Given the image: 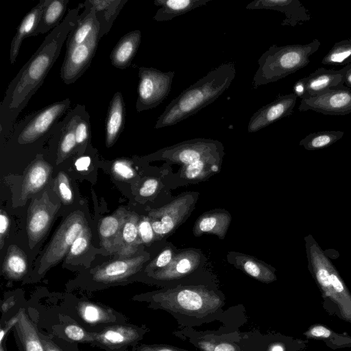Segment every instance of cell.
<instances>
[{
	"instance_id": "cell-1",
	"label": "cell",
	"mask_w": 351,
	"mask_h": 351,
	"mask_svg": "<svg viewBox=\"0 0 351 351\" xmlns=\"http://www.w3.org/2000/svg\"><path fill=\"white\" fill-rule=\"evenodd\" d=\"M83 3L69 10L62 23L45 40L11 81L0 106L1 130L12 128L19 113L43 84L58 58L64 43L75 26Z\"/></svg>"
},
{
	"instance_id": "cell-2",
	"label": "cell",
	"mask_w": 351,
	"mask_h": 351,
	"mask_svg": "<svg viewBox=\"0 0 351 351\" xmlns=\"http://www.w3.org/2000/svg\"><path fill=\"white\" fill-rule=\"evenodd\" d=\"M149 306L171 314L180 328H193L222 319L225 297L203 285H180L147 294Z\"/></svg>"
},
{
	"instance_id": "cell-3",
	"label": "cell",
	"mask_w": 351,
	"mask_h": 351,
	"mask_svg": "<svg viewBox=\"0 0 351 351\" xmlns=\"http://www.w3.org/2000/svg\"><path fill=\"white\" fill-rule=\"evenodd\" d=\"M236 75L233 62L223 63L183 90L166 107L155 128L171 126L196 114L221 95Z\"/></svg>"
},
{
	"instance_id": "cell-4",
	"label": "cell",
	"mask_w": 351,
	"mask_h": 351,
	"mask_svg": "<svg viewBox=\"0 0 351 351\" xmlns=\"http://www.w3.org/2000/svg\"><path fill=\"white\" fill-rule=\"evenodd\" d=\"M320 45L317 38L306 44L272 45L257 61L258 67L252 80V88L275 82L305 67Z\"/></svg>"
},
{
	"instance_id": "cell-5",
	"label": "cell",
	"mask_w": 351,
	"mask_h": 351,
	"mask_svg": "<svg viewBox=\"0 0 351 351\" xmlns=\"http://www.w3.org/2000/svg\"><path fill=\"white\" fill-rule=\"evenodd\" d=\"M312 274L324 297L338 307L341 316L351 322V295L330 261L312 239L306 243Z\"/></svg>"
},
{
	"instance_id": "cell-6",
	"label": "cell",
	"mask_w": 351,
	"mask_h": 351,
	"mask_svg": "<svg viewBox=\"0 0 351 351\" xmlns=\"http://www.w3.org/2000/svg\"><path fill=\"white\" fill-rule=\"evenodd\" d=\"M86 226L85 217L79 210L71 213L64 219L43 254L38 269L40 274L58 263L65 256L74 240Z\"/></svg>"
},
{
	"instance_id": "cell-7",
	"label": "cell",
	"mask_w": 351,
	"mask_h": 351,
	"mask_svg": "<svg viewBox=\"0 0 351 351\" xmlns=\"http://www.w3.org/2000/svg\"><path fill=\"white\" fill-rule=\"evenodd\" d=\"M175 71L163 72L152 67L141 66L138 69V112L158 106L169 95Z\"/></svg>"
},
{
	"instance_id": "cell-8",
	"label": "cell",
	"mask_w": 351,
	"mask_h": 351,
	"mask_svg": "<svg viewBox=\"0 0 351 351\" xmlns=\"http://www.w3.org/2000/svg\"><path fill=\"white\" fill-rule=\"evenodd\" d=\"M350 64L343 66L339 70L324 67L317 69L295 82L293 93L301 100L308 99L328 90L344 86V77Z\"/></svg>"
},
{
	"instance_id": "cell-9",
	"label": "cell",
	"mask_w": 351,
	"mask_h": 351,
	"mask_svg": "<svg viewBox=\"0 0 351 351\" xmlns=\"http://www.w3.org/2000/svg\"><path fill=\"white\" fill-rule=\"evenodd\" d=\"M223 145L217 141L195 138L186 141L161 151L162 158L184 166L205 157L223 154Z\"/></svg>"
},
{
	"instance_id": "cell-10",
	"label": "cell",
	"mask_w": 351,
	"mask_h": 351,
	"mask_svg": "<svg viewBox=\"0 0 351 351\" xmlns=\"http://www.w3.org/2000/svg\"><path fill=\"white\" fill-rule=\"evenodd\" d=\"M194 203V197L186 194L160 208L150 211L148 218L154 233L160 236L170 233L189 213Z\"/></svg>"
},
{
	"instance_id": "cell-11",
	"label": "cell",
	"mask_w": 351,
	"mask_h": 351,
	"mask_svg": "<svg viewBox=\"0 0 351 351\" xmlns=\"http://www.w3.org/2000/svg\"><path fill=\"white\" fill-rule=\"evenodd\" d=\"M60 208L53 204L45 191L40 198L32 202L28 210L26 230L29 244L33 248L45 236Z\"/></svg>"
},
{
	"instance_id": "cell-12",
	"label": "cell",
	"mask_w": 351,
	"mask_h": 351,
	"mask_svg": "<svg viewBox=\"0 0 351 351\" xmlns=\"http://www.w3.org/2000/svg\"><path fill=\"white\" fill-rule=\"evenodd\" d=\"M300 111L312 110L325 115H346L351 113V88L345 86L308 99H302Z\"/></svg>"
},
{
	"instance_id": "cell-13",
	"label": "cell",
	"mask_w": 351,
	"mask_h": 351,
	"mask_svg": "<svg viewBox=\"0 0 351 351\" xmlns=\"http://www.w3.org/2000/svg\"><path fill=\"white\" fill-rule=\"evenodd\" d=\"M99 32L86 42L66 50L60 77L66 84L74 83L89 67L99 43Z\"/></svg>"
},
{
	"instance_id": "cell-14",
	"label": "cell",
	"mask_w": 351,
	"mask_h": 351,
	"mask_svg": "<svg viewBox=\"0 0 351 351\" xmlns=\"http://www.w3.org/2000/svg\"><path fill=\"white\" fill-rule=\"evenodd\" d=\"M298 98L293 93L279 95L274 101L258 109L250 119L248 132H258L276 121L291 115Z\"/></svg>"
},
{
	"instance_id": "cell-15",
	"label": "cell",
	"mask_w": 351,
	"mask_h": 351,
	"mask_svg": "<svg viewBox=\"0 0 351 351\" xmlns=\"http://www.w3.org/2000/svg\"><path fill=\"white\" fill-rule=\"evenodd\" d=\"M69 99L55 102L39 111L21 132L18 141L26 144L35 141L43 135L55 121L66 110Z\"/></svg>"
},
{
	"instance_id": "cell-16",
	"label": "cell",
	"mask_w": 351,
	"mask_h": 351,
	"mask_svg": "<svg viewBox=\"0 0 351 351\" xmlns=\"http://www.w3.org/2000/svg\"><path fill=\"white\" fill-rule=\"evenodd\" d=\"M175 331L176 336L189 341L200 351H244L237 342L230 339V335H217L213 332H199L193 328H180Z\"/></svg>"
},
{
	"instance_id": "cell-17",
	"label": "cell",
	"mask_w": 351,
	"mask_h": 351,
	"mask_svg": "<svg viewBox=\"0 0 351 351\" xmlns=\"http://www.w3.org/2000/svg\"><path fill=\"white\" fill-rule=\"evenodd\" d=\"M200 263V255L194 250H184L174 256L165 267L151 272L154 279L163 282L180 280L194 271Z\"/></svg>"
},
{
	"instance_id": "cell-18",
	"label": "cell",
	"mask_w": 351,
	"mask_h": 351,
	"mask_svg": "<svg viewBox=\"0 0 351 351\" xmlns=\"http://www.w3.org/2000/svg\"><path fill=\"white\" fill-rule=\"evenodd\" d=\"M249 10H271L282 12L285 19L282 25L295 27L311 19L308 10L298 0H256L245 6Z\"/></svg>"
},
{
	"instance_id": "cell-19",
	"label": "cell",
	"mask_w": 351,
	"mask_h": 351,
	"mask_svg": "<svg viewBox=\"0 0 351 351\" xmlns=\"http://www.w3.org/2000/svg\"><path fill=\"white\" fill-rule=\"evenodd\" d=\"M146 259V256L141 255L109 262L97 267L94 271L93 279L102 283H112L123 280L136 273Z\"/></svg>"
},
{
	"instance_id": "cell-20",
	"label": "cell",
	"mask_w": 351,
	"mask_h": 351,
	"mask_svg": "<svg viewBox=\"0 0 351 351\" xmlns=\"http://www.w3.org/2000/svg\"><path fill=\"white\" fill-rule=\"evenodd\" d=\"M145 332V330L134 326L114 325L106 327L99 332H93V341L115 349L138 341Z\"/></svg>"
},
{
	"instance_id": "cell-21",
	"label": "cell",
	"mask_w": 351,
	"mask_h": 351,
	"mask_svg": "<svg viewBox=\"0 0 351 351\" xmlns=\"http://www.w3.org/2000/svg\"><path fill=\"white\" fill-rule=\"evenodd\" d=\"M129 213L123 208L101 219L98 232L102 247L110 252H117L119 239Z\"/></svg>"
},
{
	"instance_id": "cell-22",
	"label": "cell",
	"mask_w": 351,
	"mask_h": 351,
	"mask_svg": "<svg viewBox=\"0 0 351 351\" xmlns=\"http://www.w3.org/2000/svg\"><path fill=\"white\" fill-rule=\"evenodd\" d=\"M84 11L79 15L75 26L69 33L66 41V50L86 42L94 33L99 31L95 11L89 0L83 3Z\"/></svg>"
},
{
	"instance_id": "cell-23",
	"label": "cell",
	"mask_w": 351,
	"mask_h": 351,
	"mask_svg": "<svg viewBox=\"0 0 351 351\" xmlns=\"http://www.w3.org/2000/svg\"><path fill=\"white\" fill-rule=\"evenodd\" d=\"M141 40L140 30H134L122 36L110 55L112 64L124 69L129 67L138 51Z\"/></svg>"
},
{
	"instance_id": "cell-24",
	"label": "cell",
	"mask_w": 351,
	"mask_h": 351,
	"mask_svg": "<svg viewBox=\"0 0 351 351\" xmlns=\"http://www.w3.org/2000/svg\"><path fill=\"white\" fill-rule=\"evenodd\" d=\"M47 0H40L23 18L17 27L10 45V60L13 64L17 58L22 42L26 37L33 36L40 19Z\"/></svg>"
},
{
	"instance_id": "cell-25",
	"label": "cell",
	"mask_w": 351,
	"mask_h": 351,
	"mask_svg": "<svg viewBox=\"0 0 351 351\" xmlns=\"http://www.w3.org/2000/svg\"><path fill=\"white\" fill-rule=\"evenodd\" d=\"M230 221L231 216L228 211L221 209L210 210L197 219L194 226L193 233L195 236L213 234L223 239Z\"/></svg>"
},
{
	"instance_id": "cell-26",
	"label": "cell",
	"mask_w": 351,
	"mask_h": 351,
	"mask_svg": "<svg viewBox=\"0 0 351 351\" xmlns=\"http://www.w3.org/2000/svg\"><path fill=\"white\" fill-rule=\"evenodd\" d=\"M228 257L229 262L261 282L269 283L276 280V276L271 267L251 256L230 252Z\"/></svg>"
},
{
	"instance_id": "cell-27",
	"label": "cell",
	"mask_w": 351,
	"mask_h": 351,
	"mask_svg": "<svg viewBox=\"0 0 351 351\" xmlns=\"http://www.w3.org/2000/svg\"><path fill=\"white\" fill-rule=\"evenodd\" d=\"M51 170V166L45 160L32 163L24 176L19 200L25 201L29 195L40 191L47 182Z\"/></svg>"
},
{
	"instance_id": "cell-28",
	"label": "cell",
	"mask_w": 351,
	"mask_h": 351,
	"mask_svg": "<svg viewBox=\"0 0 351 351\" xmlns=\"http://www.w3.org/2000/svg\"><path fill=\"white\" fill-rule=\"evenodd\" d=\"M125 105L122 94L114 93L108 107L106 123V145H113L121 132L125 122Z\"/></svg>"
},
{
	"instance_id": "cell-29",
	"label": "cell",
	"mask_w": 351,
	"mask_h": 351,
	"mask_svg": "<svg viewBox=\"0 0 351 351\" xmlns=\"http://www.w3.org/2000/svg\"><path fill=\"white\" fill-rule=\"evenodd\" d=\"M128 0H89L99 25V39L106 35Z\"/></svg>"
},
{
	"instance_id": "cell-30",
	"label": "cell",
	"mask_w": 351,
	"mask_h": 351,
	"mask_svg": "<svg viewBox=\"0 0 351 351\" xmlns=\"http://www.w3.org/2000/svg\"><path fill=\"white\" fill-rule=\"evenodd\" d=\"M212 0H155L160 6L153 19L158 22L169 21L192 10L205 5Z\"/></svg>"
},
{
	"instance_id": "cell-31",
	"label": "cell",
	"mask_w": 351,
	"mask_h": 351,
	"mask_svg": "<svg viewBox=\"0 0 351 351\" xmlns=\"http://www.w3.org/2000/svg\"><path fill=\"white\" fill-rule=\"evenodd\" d=\"M68 0H47L40 19L33 36L47 33L57 27L63 21Z\"/></svg>"
},
{
	"instance_id": "cell-32",
	"label": "cell",
	"mask_w": 351,
	"mask_h": 351,
	"mask_svg": "<svg viewBox=\"0 0 351 351\" xmlns=\"http://www.w3.org/2000/svg\"><path fill=\"white\" fill-rule=\"evenodd\" d=\"M138 216L129 213L119 239V254L129 256L137 250L138 245L141 243L138 234Z\"/></svg>"
},
{
	"instance_id": "cell-33",
	"label": "cell",
	"mask_w": 351,
	"mask_h": 351,
	"mask_svg": "<svg viewBox=\"0 0 351 351\" xmlns=\"http://www.w3.org/2000/svg\"><path fill=\"white\" fill-rule=\"evenodd\" d=\"M19 320L16 330L23 351H45L39 332L23 308L18 312Z\"/></svg>"
},
{
	"instance_id": "cell-34",
	"label": "cell",
	"mask_w": 351,
	"mask_h": 351,
	"mask_svg": "<svg viewBox=\"0 0 351 351\" xmlns=\"http://www.w3.org/2000/svg\"><path fill=\"white\" fill-rule=\"evenodd\" d=\"M27 269L25 253L16 245H10L3 263V274L10 279L19 280L24 276Z\"/></svg>"
},
{
	"instance_id": "cell-35",
	"label": "cell",
	"mask_w": 351,
	"mask_h": 351,
	"mask_svg": "<svg viewBox=\"0 0 351 351\" xmlns=\"http://www.w3.org/2000/svg\"><path fill=\"white\" fill-rule=\"evenodd\" d=\"M223 154L210 156L184 165V176L189 180H200L211 172H217Z\"/></svg>"
},
{
	"instance_id": "cell-36",
	"label": "cell",
	"mask_w": 351,
	"mask_h": 351,
	"mask_svg": "<svg viewBox=\"0 0 351 351\" xmlns=\"http://www.w3.org/2000/svg\"><path fill=\"white\" fill-rule=\"evenodd\" d=\"M344 134L343 131L325 130L311 133L300 142L307 150H315L331 145L341 139Z\"/></svg>"
},
{
	"instance_id": "cell-37",
	"label": "cell",
	"mask_w": 351,
	"mask_h": 351,
	"mask_svg": "<svg viewBox=\"0 0 351 351\" xmlns=\"http://www.w3.org/2000/svg\"><path fill=\"white\" fill-rule=\"evenodd\" d=\"M325 66H346L351 64V38L335 43L322 60Z\"/></svg>"
},
{
	"instance_id": "cell-38",
	"label": "cell",
	"mask_w": 351,
	"mask_h": 351,
	"mask_svg": "<svg viewBox=\"0 0 351 351\" xmlns=\"http://www.w3.org/2000/svg\"><path fill=\"white\" fill-rule=\"evenodd\" d=\"M77 311L80 317L89 324L106 323L113 319L109 309L90 302H80Z\"/></svg>"
},
{
	"instance_id": "cell-39",
	"label": "cell",
	"mask_w": 351,
	"mask_h": 351,
	"mask_svg": "<svg viewBox=\"0 0 351 351\" xmlns=\"http://www.w3.org/2000/svg\"><path fill=\"white\" fill-rule=\"evenodd\" d=\"M77 119L73 117L65 128L58 147V162L66 158L77 145L75 130Z\"/></svg>"
},
{
	"instance_id": "cell-40",
	"label": "cell",
	"mask_w": 351,
	"mask_h": 351,
	"mask_svg": "<svg viewBox=\"0 0 351 351\" xmlns=\"http://www.w3.org/2000/svg\"><path fill=\"white\" fill-rule=\"evenodd\" d=\"M91 238L90 228L87 225L73 242L68 252L67 260L77 257L87 250Z\"/></svg>"
},
{
	"instance_id": "cell-41",
	"label": "cell",
	"mask_w": 351,
	"mask_h": 351,
	"mask_svg": "<svg viewBox=\"0 0 351 351\" xmlns=\"http://www.w3.org/2000/svg\"><path fill=\"white\" fill-rule=\"evenodd\" d=\"M56 191L64 204H70L73 202V195L67 176L60 171L55 182Z\"/></svg>"
},
{
	"instance_id": "cell-42",
	"label": "cell",
	"mask_w": 351,
	"mask_h": 351,
	"mask_svg": "<svg viewBox=\"0 0 351 351\" xmlns=\"http://www.w3.org/2000/svg\"><path fill=\"white\" fill-rule=\"evenodd\" d=\"M65 335L71 340L82 342H93V332L85 330L81 326L71 324L64 328Z\"/></svg>"
},
{
	"instance_id": "cell-43",
	"label": "cell",
	"mask_w": 351,
	"mask_h": 351,
	"mask_svg": "<svg viewBox=\"0 0 351 351\" xmlns=\"http://www.w3.org/2000/svg\"><path fill=\"white\" fill-rule=\"evenodd\" d=\"M174 257L173 250L168 247L148 265L146 270L149 273L162 269L167 266Z\"/></svg>"
},
{
	"instance_id": "cell-44",
	"label": "cell",
	"mask_w": 351,
	"mask_h": 351,
	"mask_svg": "<svg viewBox=\"0 0 351 351\" xmlns=\"http://www.w3.org/2000/svg\"><path fill=\"white\" fill-rule=\"evenodd\" d=\"M112 170L116 176L123 180L131 179L135 175L130 162L125 160L114 161L112 166Z\"/></svg>"
},
{
	"instance_id": "cell-45",
	"label": "cell",
	"mask_w": 351,
	"mask_h": 351,
	"mask_svg": "<svg viewBox=\"0 0 351 351\" xmlns=\"http://www.w3.org/2000/svg\"><path fill=\"white\" fill-rule=\"evenodd\" d=\"M138 229L141 243H149L153 240L154 232L148 217L139 220Z\"/></svg>"
},
{
	"instance_id": "cell-46",
	"label": "cell",
	"mask_w": 351,
	"mask_h": 351,
	"mask_svg": "<svg viewBox=\"0 0 351 351\" xmlns=\"http://www.w3.org/2000/svg\"><path fill=\"white\" fill-rule=\"evenodd\" d=\"M75 132L77 145H82L86 143L89 137V123L88 121L78 117Z\"/></svg>"
},
{
	"instance_id": "cell-47",
	"label": "cell",
	"mask_w": 351,
	"mask_h": 351,
	"mask_svg": "<svg viewBox=\"0 0 351 351\" xmlns=\"http://www.w3.org/2000/svg\"><path fill=\"white\" fill-rule=\"evenodd\" d=\"M136 351H189L167 344H142L137 347Z\"/></svg>"
},
{
	"instance_id": "cell-48",
	"label": "cell",
	"mask_w": 351,
	"mask_h": 351,
	"mask_svg": "<svg viewBox=\"0 0 351 351\" xmlns=\"http://www.w3.org/2000/svg\"><path fill=\"white\" fill-rule=\"evenodd\" d=\"M158 187V181L155 178L146 180L139 189V193L143 197H149L155 193Z\"/></svg>"
},
{
	"instance_id": "cell-49",
	"label": "cell",
	"mask_w": 351,
	"mask_h": 351,
	"mask_svg": "<svg viewBox=\"0 0 351 351\" xmlns=\"http://www.w3.org/2000/svg\"><path fill=\"white\" fill-rule=\"evenodd\" d=\"M330 335L331 331L323 326H313L309 330L308 332V335L315 337L327 338L329 337Z\"/></svg>"
},
{
	"instance_id": "cell-50",
	"label": "cell",
	"mask_w": 351,
	"mask_h": 351,
	"mask_svg": "<svg viewBox=\"0 0 351 351\" xmlns=\"http://www.w3.org/2000/svg\"><path fill=\"white\" fill-rule=\"evenodd\" d=\"M9 226V219L7 214L3 210H1L0 214V239H1V248L3 245V238L8 231Z\"/></svg>"
},
{
	"instance_id": "cell-51",
	"label": "cell",
	"mask_w": 351,
	"mask_h": 351,
	"mask_svg": "<svg viewBox=\"0 0 351 351\" xmlns=\"http://www.w3.org/2000/svg\"><path fill=\"white\" fill-rule=\"evenodd\" d=\"M19 320V313L10 319L5 324L3 327L1 328L0 332V345H2V342L3 341L4 337L8 332V331L14 326L16 325Z\"/></svg>"
},
{
	"instance_id": "cell-52",
	"label": "cell",
	"mask_w": 351,
	"mask_h": 351,
	"mask_svg": "<svg viewBox=\"0 0 351 351\" xmlns=\"http://www.w3.org/2000/svg\"><path fill=\"white\" fill-rule=\"evenodd\" d=\"M90 165V158L89 156H82L77 158L75 162V166L77 171H87Z\"/></svg>"
},
{
	"instance_id": "cell-53",
	"label": "cell",
	"mask_w": 351,
	"mask_h": 351,
	"mask_svg": "<svg viewBox=\"0 0 351 351\" xmlns=\"http://www.w3.org/2000/svg\"><path fill=\"white\" fill-rule=\"evenodd\" d=\"M45 351H62L51 340L39 333Z\"/></svg>"
},
{
	"instance_id": "cell-54",
	"label": "cell",
	"mask_w": 351,
	"mask_h": 351,
	"mask_svg": "<svg viewBox=\"0 0 351 351\" xmlns=\"http://www.w3.org/2000/svg\"><path fill=\"white\" fill-rule=\"evenodd\" d=\"M15 304V301L13 297L7 299L1 306V311L3 313L7 312L10 308H12Z\"/></svg>"
},
{
	"instance_id": "cell-55",
	"label": "cell",
	"mask_w": 351,
	"mask_h": 351,
	"mask_svg": "<svg viewBox=\"0 0 351 351\" xmlns=\"http://www.w3.org/2000/svg\"><path fill=\"white\" fill-rule=\"evenodd\" d=\"M343 85L348 88H351V64L345 75Z\"/></svg>"
},
{
	"instance_id": "cell-56",
	"label": "cell",
	"mask_w": 351,
	"mask_h": 351,
	"mask_svg": "<svg viewBox=\"0 0 351 351\" xmlns=\"http://www.w3.org/2000/svg\"><path fill=\"white\" fill-rule=\"evenodd\" d=\"M270 351H284V349L281 345L276 343L271 346Z\"/></svg>"
},
{
	"instance_id": "cell-57",
	"label": "cell",
	"mask_w": 351,
	"mask_h": 351,
	"mask_svg": "<svg viewBox=\"0 0 351 351\" xmlns=\"http://www.w3.org/2000/svg\"><path fill=\"white\" fill-rule=\"evenodd\" d=\"M1 346V349H0V351H4V349L3 348V346L2 345H0Z\"/></svg>"
}]
</instances>
